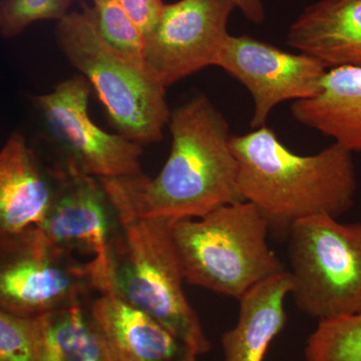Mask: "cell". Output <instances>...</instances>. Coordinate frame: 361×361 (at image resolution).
Listing matches in <instances>:
<instances>
[{"instance_id": "cell-1", "label": "cell", "mask_w": 361, "mask_h": 361, "mask_svg": "<svg viewBox=\"0 0 361 361\" xmlns=\"http://www.w3.org/2000/svg\"><path fill=\"white\" fill-rule=\"evenodd\" d=\"M170 155L155 178L99 179L118 222L195 219L243 201L230 127L205 96L171 113Z\"/></svg>"}, {"instance_id": "cell-2", "label": "cell", "mask_w": 361, "mask_h": 361, "mask_svg": "<svg viewBox=\"0 0 361 361\" xmlns=\"http://www.w3.org/2000/svg\"><path fill=\"white\" fill-rule=\"evenodd\" d=\"M230 147L238 161L240 197L260 211L270 231L288 235L298 221L338 218L355 204L353 152L337 142L314 155H297L265 126L232 135Z\"/></svg>"}, {"instance_id": "cell-3", "label": "cell", "mask_w": 361, "mask_h": 361, "mask_svg": "<svg viewBox=\"0 0 361 361\" xmlns=\"http://www.w3.org/2000/svg\"><path fill=\"white\" fill-rule=\"evenodd\" d=\"M187 283L240 300L286 272L267 243L269 224L253 204L238 201L195 219L171 222Z\"/></svg>"}, {"instance_id": "cell-4", "label": "cell", "mask_w": 361, "mask_h": 361, "mask_svg": "<svg viewBox=\"0 0 361 361\" xmlns=\"http://www.w3.org/2000/svg\"><path fill=\"white\" fill-rule=\"evenodd\" d=\"M56 42L94 87L118 134L141 146L163 139L171 116L166 87L148 68L135 65L106 42L94 7L84 4L80 11L59 20Z\"/></svg>"}, {"instance_id": "cell-5", "label": "cell", "mask_w": 361, "mask_h": 361, "mask_svg": "<svg viewBox=\"0 0 361 361\" xmlns=\"http://www.w3.org/2000/svg\"><path fill=\"white\" fill-rule=\"evenodd\" d=\"M170 224L163 220L120 223L110 294L161 323L200 356L211 344L185 294L186 279Z\"/></svg>"}, {"instance_id": "cell-6", "label": "cell", "mask_w": 361, "mask_h": 361, "mask_svg": "<svg viewBox=\"0 0 361 361\" xmlns=\"http://www.w3.org/2000/svg\"><path fill=\"white\" fill-rule=\"evenodd\" d=\"M293 297L319 320L361 311V224L329 215L298 221L288 233Z\"/></svg>"}, {"instance_id": "cell-7", "label": "cell", "mask_w": 361, "mask_h": 361, "mask_svg": "<svg viewBox=\"0 0 361 361\" xmlns=\"http://www.w3.org/2000/svg\"><path fill=\"white\" fill-rule=\"evenodd\" d=\"M51 174L56 180L54 203L44 223L27 234L80 263L78 257L87 258L92 288L110 294L114 240L120 227L115 209L97 178L63 166Z\"/></svg>"}, {"instance_id": "cell-8", "label": "cell", "mask_w": 361, "mask_h": 361, "mask_svg": "<svg viewBox=\"0 0 361 361\" xmlns=\"http://www.w3.org/2000/svg\"><path fill=\"white\" fill-rule=\"evenodd\" d=\"M89 80L75 75L35 97L45 126L65 156L63 167L97 179L142 174L141 145L106 133L89 115Z\"/></svg>"}, {"instance_id": "cell-9", "label": "cell", "mask_w": 361, "mask_h": 361, "mask_svg": "<svg viewBox=\"0 0 361 361\" xmlns=\"http://www.w3.org/2000/svg\"><path fill=\"white\" fill-rule=\"evenodd\" d=\"M90 290V273L80 261L30 234L1 242L0 310L40 317L82 300Z\"/></svg>"}, {"instance_id": "cell-10", "label": "cell", "mask_w": 361, "mask_h": 361, "mask_svg": "<svg viewBox=\"0 0 361 361\" xmlns=\"http://www.w3.org/2000/svg\"><path fill=\"white\" fill-rule=\"evenodd\" d=\"M231 0H180L166 4L148 37L145 61L164 87L216 66L226 39Z\"/></svg>"}, {"instance_id": "cell-11", "label": "cell", "mask_w": 361, "mask_h": 361, "mask_svg": "<svg viewBox=\"0 0 361 361\" xmlns=\"http://www.w3.org/2000/svg\"><path fill=\"white\" fill-rule=\"evenodd\" d=\"M216 66L244 85L253 99L251 128L265 127L278 104L311 99L322 90L329 68L305 54H292L249 35L226 39Z\"/></svg>"}, {"instance_id": "cell-12", "label": "cell", "mask_w": 361, "mask_h": 361, "mask_svg": "<svg viewBox=\"0 0 361 361\" xmlns=\"http://www.w3.org/2000/svg\"><path fill=\"white\" fill-rule=\"evenodd\" d=\"M56 197V180L47 174L20 133L0 151L1 242L18 239L44 223Z\"/></svg>"}, {"instance_id": "cell-13", "label": "cell", "mask_w": 361, "mask_h": 361, "mask_svg": "<svg viewBox=\"0 0 361 361\" xmlns=\"http://www.w3.org/2000/svg\"><path fill=\"white\" fill-rule=\"evenodd\" d=\"M90 310L111 361H199L186 342L114 294H99Z\"/></svg>"}, {"instance_id": "cell-14", "label": "cell", "mask_w": 361, "mask_h": 361, "mask_svg": "<svg viewBox=\"0 0 361 361\" xmlns=\"http://www.w3.org/2000/svg\"><path fill=\"white\" fill-rule=\"evenodd\" d=\"M287 44L329 70L361 68V0H318L289 28Z\"/></svg>"}, {"instance_id": "cell-15", "label": "cell", "mask_w": 361, "mask_h": 361, "mask_svg": "<svg viewBox=\"0 0 361 361\" xmlns=\"http://www.w3.org/2000/svg\"><path fill=\"white\" fill-rule=\"evenodd\" d=\"M291 114L297 122L361 153V68L329 70L322 90L311 99L293 102Z\"/></svg>"}, {"instance_id": "cell-16", "label": "cell", "mask_w": 361, "mask_h": 361, "mask_svg": "<svg viewBox=\"0 0 361 361\" xmlns=\"http://www.w3.org/2000/svg\"><path fill=\"white\" fill-rule=\"evenodd\" d=\"M291 289L290 273L286 271L240 299L236 325L222 336L225 361H264L271 342L286 325L284 304Z\"/></svg>"}, {"instance_id": "cell-17", "label": "cell", "mask_w": 361, "mask_h": 361, "mask_svg": "<svg viewBox=\"0 0 361 361\" xmlns=\"http://www.w3.org/2000/svg\"><path fill=\"white\" fill-rule=\"evenodd\" d=\"M40 317L44 331L42 361H111L103 334L84 301Z\"/></svg>"}, {"instance_id": "cell-18", "label": "cell", "mask_w": 361, "mask_h": 361, "mask_svg": "<svg viewBox=\"0 0 361 361\" xmlns=\"http://www.w3.org/2000/svg\"><path fill=\"white\" fill-rule=\"evenodd\" d=\"M306 361H361V311L319 320L305 348Z\"/></svg>"}, {"instance_id": "cell-19", "label": "cell", "mask_w": 361, "mask_h": 361, "mask_svg": "<svg viewBox=\"0 0 361 361\" xmlns=\"http://www.w3.org/2000/svg\"><path fill=\"white\" fill-rule=\"evenodd\" d=\"M97 26L109 44L142 68L145 61L146 37L126 13L120 0H92Z\"/></svg>"}, {"instance_id": "cell-20", "label": "cell", "mask_w": 361, "mask_h": 361, "mask_svg": "<svg viewBox=\"0 0 361 361\" xmlns=\"http://www.w3.org/2000/svg\"><path fill=\"white\" fill-rule=\"evenodd\" d=\"M42 317H23L0 310V361H42Z\"/></svg>"}, {"instance_id": "cell-21", "label": "cell", "mask_w": 361, "mask_h": 361, "mask_svg": "<svg viewBox=\"0 0 361 361\" xmlns=\"http://www.w3.org/2000/svg\"><path fill=\"white\" fill-rule=\"evenodd\" d=\"M73 0H1L0 32L6 39L20 35L35 21L65 18Z\"/></svg>"}, {"instance_id": "cell-22", "label": "cell", "mask_w": 361, "mask_h": 361, "mask_svg": "<svg viewBox=\"0 0 361 361\" xmlns=\"http://www.w3.org/2000/svg\"><path fill=\"white\" fill-rule=\"evenodd\" d=\"M120 2L146 37L155 30L166 6L161 0H120Z\"/></svg>"}, {"instance_id": "cell-23", "label": "cell", "mask_w": 361, "mask_h": 361, "mask_svg": "<svg viewBox=\"0 0 361 361\" xmlns=\"http://www.w3.org/2000/svg\"><path fill=\"white\" fill-rule=\"evenodd\" d=\"M251 23L260 25L265 20V8L262 0H231Z\"/></svg>"}]
</instances>
